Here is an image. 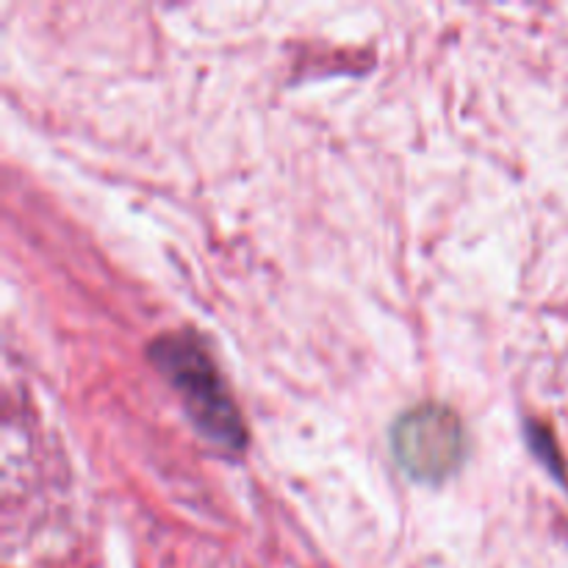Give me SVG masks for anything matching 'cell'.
Segmentation results:
<instances>
[{"instance_id":"obj_1","label":"cell","mask_w":568,"mask_h":568,"mask_svg":"<svg viewBox=\"0 0 568 568\" xmlns=\"http://www.w3.org/2000/svg\"><path fill=\"white\" fill-rule=\"evenodd\" d=\"M153 364L166 375V381L181 392L189 414L205 436L225 447H242L244 427L220 372L211 364L209 355L189 338H161L153 344Z\"/></svg>"},{"instance_id":"obj_2","label":"cell","mask_w":568,"mask_h":568,"mask_svg":"<svg viewBox=\"0 0 568 568\" xmlns=\"http://www.w3.org/2000/svg\"><path fill=\"white\" fill-rule=\"evenodd\" d=\"M392 453L399 469L414 480H444L466 455L464 422L447 405H416L394 422Z\"/></svg>"}]
</instances>
